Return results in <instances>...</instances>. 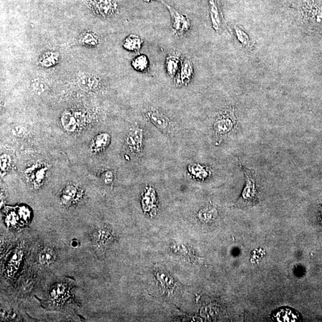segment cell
I'll use <instances>...</instances> for the list:
<instances>
[{"label": "cell", "mask_w": 322, "mask_h": 322, "mask_svg": "<svg viewBox=\"0 0 322 322\" xmlns=\"http://www.w3.org/2000/svg\"><path fill=\"white\" fill-rule=\"evenodd\" d=\"M241 167L246 177V186L244 187L240 198L236 203L239 208H246L253 206L259 201L257 186L256 184L255 171L247 169L240 164Z\"/></svg>", "instance_id": "cell-1"}, {"label": "cell", "mask_w": 322, "mask_h": 322, "mask_svg": "<svg viewBox=\"0 0 322 322\" xmlns=\"http://www.w3.org/2000/svg\"><path fill=\"white\" fill-rule=\"evenodd\" d=\"M237 122L234 109L232 108L226 109L219 114L213 125L214 131L219 143L225 137L233 132Z\"/></svg>", "instance_id": "cell-2"}, {"label": "cell", "mask_w": 322, "mask_h": 322, "mask_svg": "<svg viewBox=\"0 0 322 322\" xmlns=\"http://www.w3.org/2000/svg\"><path fill=\"white\" fill-rule=\"evenodd\" d=\"M88 5L93 13L103 18H112L119 11L116 0H88Z\"/></svg>", "instance_id": "cell-3"}, {"label": "cell", "mask_w": 322, "mask_h": 322, "mask_svg": "<svg viewBox=\"0 0 322 322\" xmlns=\"http://www.w3.org/2000/svg\"><path fill=\"white\" fill-rule=\"evenodd\" d=\"M168 10L170 11L171 15V27L176 35L183 36L190 30L191 22L188 17L184 14L179 12L166 2H162Z\"/></svg>", "instance_id": "cell-4"}, {"label": "cell", "mask_w": 322, "mask_h": 322, "mask_svg": "<svg viewBox=\"0 0 322 322\" xmlns=\"http://www.w3.org/2000/svg\"><path fill=\"white\" fill-rule=\"evenodd\" d=\"M146 116L148 119L155 125L162 132L171 133L172 123L168 116L157 108L150 107L146 109Z\"/></svg>", "instance_id": "cell-5"}, {"label": "cell", "mask_w": 322, "mask_h": 322, "mask_svg": "<svg viewBox=\"0 0 322 322\" xmlns=\"http://www.w3.org/2000/svg\"><path fill=\"white\" fill-rule=\"evenodd\" d=\"M76 82L82 90L86 92H95L101 88L102 81L99 77L90 72H81L77 75Z\"/></svg>", "instance_id": "cell-6"}, {"label": "cell", "mask_w": 322, "mask_h": 322, "mask_svg": "<svg viewBox=\"0 0 322 322\" xmlns=\"http://www.w3.org/2000/svg\"><path fill=\"white\" fill-rule=\"evenodd\" d=\"M194 73V68L192 61L189 58H186L182 61V64L177 74L176 85L177 86H186L190 83Z\"/></svg>", "instance_id": "cell-7"}, {"label": "cell", "mask_w": 322, "mask_h": 322, "mask_svg": "<svg viewBox=\"0 0 322 322\" xmlns=\"http://www.w3.org/2000/svg\"><path fill=\"white\" fill-rule=\"evenodd\" d=\"M143 130L139 127L131 130L127 136V146L135 155H140L143 151Z\"/></svg>", "instance_id": "cell-8"}, {"label": "cell", "mask_w": 322, "mask_h": 322, "mask_svg": "<svg viewBox=\"0 0 322 322\" xmlns=\"http://www.w3.org/2000/svg\"><path fill=\"white\" fill-rule=\"evenodd\" d=\"M209 1L210 17L213 27L216 31L220 30L224 22L220 0H209Z\"/></svg>", "instance_id": "cell-9"}, {"label": "cell", "mask_w": 322, "mask_h": 322, "mask_svg": "<svg viewBox=\"0 0 322 322\" xmlns=\"http://www.w3.org/2000/svg\"><path fill=\"white\" fill-rule=\"evenodd\" d=\"M182 61L180 54L178 52H173L169 54L165 60V70L170 78H175L178 73L180 68Z\"/></svg>", "instance_id": "cell-10"}, {"label": "cell", "mask_w": 322, "mask_h": 322, "mask_svg": "<svg viewBox=\"0 0 322 322\" xmlns=\"http://www.w3.org/2000/svg\"><path fill=\"white\" fill-rule=\"evenodd\" d=\"M272 318L275 322H297L300 321V316L295 310L283 307L273 312Z\"/></svg>", "instance_id": "cell-11"}, {"label": "cell", "mask_w": 322, "mask_h": 322, "mask_svg": "<svg viewBox=\"0 0 322 322\" xmlns=\"http://www.w3.org/2000/svg\"><path fill=\"white\" fill-rule=\"evenodd\" d=\"M79 44L88 48L98 47L101 43V37L92 30H85L79 34L78 38Z\"/></svg>", "instance_id": "cell-12"}, {"label": "cell", "mask_w": 322, "mask_h": 322, "mask_svg": "<svg viewBox=\"0 0 322 322\" xmlns=\"http://www.w3.org/2000/svg\"><path fill=\"white\" fill-rule=\"evenodd\" d=\"M78 115L70 110H65L61 116L63 128L68 132H74L78 127Z\"/></svg>", "instance_id": "cell-13"}, {"label": "cell", "mask_w": 322, "mask_h": 322, "mask_svg": "<svg viewBox=\"0 0 322 322\" xmlns=\"http://www.w3.org/2000/svg\"><path fill=\"white\" fill-rule=\"evenodd\" d=\"M110 136L107 133H102L93 139L91 143L90 149L93 153H99L106 149L109 144Z\"/></svg>", "instance_id": "cell-14"}, {"label": "cell", "mask_w": 322, "mask_h": 322, "mask_svg": "<svg viewBox=\"0 0 322 322\" xmlns=\"http://www.w3.org/2000/svg\"><path fill=\"white\" fill-rule=\"evenodd\" d=\"M59 53L56 51H47L39 56L38 62L42 67L50 68L56 66L60 61Z\"/></svg>", "instance_id": "cell-15"}, {"label": "cell", "mask_w": 322, "mask_h": 322, "mask_svg": "<svg viewBox=\"0 0 322 322\" xmlns=\"http://www.w3.org/2000/svg\"><path fill=\"white\" fill-rule=\"evenodd\" d=\"M142 45H143V39L136 34H130L122 42V47L124 49L132 52H138L141 49Z\"/></svg>", "instance_id": "cell-16"}, {"label": "cell", "mask_w": 322, "mask_h": 322, "mask_svg": "<svg viewBox=\"0 0 322 322\" xmlns=\"http://www.w3.org/2000/svg\"><path fill=\"white\" fill-rule=\"evenodd\" d=\"M23 252L21 250H16L8 261L6 267V273L8 276L11 277L18 271L20 264L22 260Z\"/></svg>", "instance_id": "cell-17"}, {"label": "cell", "mask_w": 322, "mask_h": 322, "mask_svg": "<svg viewBox=\"0 0 322 322\" xmlns=\"http://www.w3.org/2000/svg\"><path fill=\"white\" fill-rule=\"evenodd\" d=\"M78 189L73 185H68L62 192L61 201L63 204L69 205L75 200L78 195Z\"/></svg>", "instance_id": "cell-18"}, {"label": "cell", "mask_w": 322, "mask_h": 322, "mask_svg": "<svg viewBox=\"0 0 322 322\" xmlns=\"http://www.w3.org/2000/svg\"><path fill=\"white\" fill-rule=\"evenodd\" d=\"M131 64L135 71L139 72L145 73L149 70V61L147 56L141 55L133 59Z\"/></svg>", "instance_id": "cell-19"}, {"label": "cell", "mask_w": 322, "mask_h": 322, "mask_svg": "<svg viewBox=\"0 0 322 322\" xmlns=\"http://www.w3.org/2000/svg\"><path fill=\"white\" fill-rule=\"evenodd\" d=\"M55 252L52 249H45L39 253L38 260L42 265L50 264L55 260Z\"/></svg>", "instance_id": "cell-20"}, {"label": "cell", "mask_w": 322, "mask_h": 322, "mask_svg": "<svg viewBox=\"0 0 322 322\" xmlns=\"http://www.w3.org/2000/svg\"><path fill=\"white\" fill-rule=\"evenodd\" d=\"M31 86L34 92L41 93L44 92L47 88L46 81L41 77H36L31 79Z\"/></svg>", "instance_id": "cell-21"}, {"label": "cell", "mask_w": 322, "mask_h": 322, "mask_svg": "<svg viewBox=\"0 0 322 322\" xmlns=\"http://www.w3.org/2000/svg\"><path fill=\"white\" fill-rule=\"evenodd\" d=\"M189 170L191 175H192L193 176L196 177V178H198L199 179H204L208 176V175H209V173L207 172V170H205L204 167L201 166V165H190L189 172Z\"/></svg>", "instance_id": "cell-22"}, {"label": "cell", "mask_w": 322, "mask_h": 322, "mask_svg": "<svg viewBox=\"0 0 322 322\" xmlns=\"http://www.w3.org/2000/svg\"><path fill=\"white\" fill-rule=\"evenodd\" d=\"M47 169L45 167H42L41 169L37 170L35 178H34V184L35 186L39 187L43 182L45 175H46Z\"/></svg>", "instance_id": "cell-23"}, {"label": "cell", "mask_w": 322, "mask_h": 322, "mask_svg": "<svg viewBox=\"0 0 322 322\" xmlns=\"http://www.w3.org/2000/svg\"><path fill=\"white\" fill-rule=\"evenodd\" d=\"M0 166H1V172H7L9 169L11 164V159L10 156L7 155V154H2L1 156V159H0Z\"/></svg>", "instance_id": "cell-24"}, {"label": "cell", "mask_w": 322, "mask_h": 322, "mask_svg": "<svg viewBox=\"0 0 322 322\" xmlns=\"http://www.w3.org/2000/svg\"><path fill=\"white\" fill-rule=\"evenodd\" d=\"M102 181L105 184H110L113 183L114 175L112 171L107 170L102 176Z\"/></svg>", "instance_id": "cell-25"}, {"label": "cell", "mask_w": 322, "mask_h": 322, "mask_svg": "<svg viewBox=\"0 0 322 322\" xmlns=\"http://www.w3.org/2000/svg\"><path fill=\"white\" fill-rule=\"evenodd\" d=\"M13 132L16 133V135L21 136L24 134V128L21 127H16L15 129L13 130Z\"/></svg>", "instance_id": "cell-26"}, {"label": "cell", "mask_w": 322, "mask_h": 322, "mask_svg": "<svg viewBox=\"0 0 322 322\" xmlns=\"http://www.w3.org/2000/svg\"><path fill=\"white\" fill-rule=\"evenodd\" d=\"M145 1L149 2L152 1V0H144ZM155 1H161V2H163V0H155Z\"/></svg>", "instance_id": "cell-27"}]
</instances>
